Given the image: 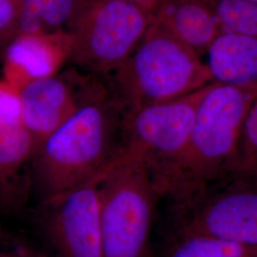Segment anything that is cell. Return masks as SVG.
Returning <instances> with one entry per match:
<instances>
[{"label": "cell", "instance_id": "6da1fadb", "mask_svg": "<svg viewBox=\"0 0 257 257\" xmlns=\"http://www.w3.org/2000/svg\"><path fill=\"white\" fill-rule=\"evenodd\" d=\"M123 111L101 85L37 148L33 173L44 202L99 178L116 156Z\"/></svg>", "mask_w": 257, "mask_h": 257}, {"label": "cell", "instance_id": "7a4b0ae2", "mask_svg": "<svg viewBox=\"0 0 257 257\" xmlns=\"http://www.w3.org/2000/svg\"><path fill=\"white\" fill-rule=\"evenodd\" d=\"M256 95L257 86H209L183 153L156 178L163 195L174 200L178 211L190 209L214 184L230 175L243 122Z\"/></svg>", "mask_w": 257, "mask_h": 257}, {"label": "cell", "instance_id": "3957f363", "mask_svg": "<svg viewBox=\"0 0 257 257\" xmlns=\"http://www.w3.org/2000/svg\"><path fill=\"white\" fill-rule=\"evenodd\" d=\"M110 77V92L125 112L201 90L211 75L191 50L155 19L133 55Z\"/></svg>", "mask_w": 257, "mask_h": 257}, {"label": "cell", "instance_id": "277c9868", "mask_svg": "<svg viewBox=\"0 0 257 257\" xmlns=\"http://www.w3.org/2000/svg\"><path fill=\"white\" fill-rule=\"evenodd\" d=\"M103 257H152L151 237L162 189L146 166L126 162L99 180Z\"/></svg>", "mask_w": 257, "mask_h": 257}, {"label": "cell", "instance_id": "5b68a950", "mask_svg": "<svg viewBox=\"0 0 257 257\" xmlns=\"http://www.w3.org/2000/svg\"><path fill=\"white\" fill-rule=\"evenodd\" d=\"M152 12L132 0H89L71 33L68 63L93 75H111L153 25Z\"/></svg>", "mask_w": 257, "mask_h": 257}, {"label": "cell", "instance_id": "8992f818", "mask_svg": "<svg viewBox=\"0 0 257 257\" xmlns=\"http://www.w3.org/2000/svg\"><path fill=\"white\" fill-rule=\"evenodd\" d=\"M208 88L123 112L119 149L101 177L126 162L144 164L156 178L162 175L187 146L198 105Z\"/></svg>", "mask_w": 257, "mask_h": 257}, {"label": "cell", "instance_id": "52a82bcc", "mask_svg": "<svg viewBox=\"0 0 257 257\" xmlns=\"http://www.w3.org/2000/svg\"><path fill=\"white\" fill-rule=\"evenodd\" d=\"M184 211L179 231L257 248V176H232Z\"/></svg>", "mask_w": 257, "mask_h": 257}, {"label": "cell", "instance_id": "ba28073f", "mask_svg": "<svg viewBox=\"0 0 257 257\" xmlns=\"http://www.w3.org/2000/svg\"><path fill=\"white\" fill-rule=\"evenodd\" d=\"M78 75L73 71L57 74L30 81L19 90L20 123L37 150L102 85Z\"/></svg>", "mask_w": 257, "mask_h": 257}, {"label": "cell", "instance_id": "9c48e42d", "mask_svg": "<svg viewBox=\"0 0 257 257\" xmlns=\"http://www.w3.org/2000/svg\"><path fill=\"white\" fill-rule=\"evenodd\" d=\"M47 205L45 231L57 257H103L99 183L84 184Z\"/></svg>", "mask_w": 257, "mask_h": 257}, {"label": "cell", "instance_id": "30bf717a", "mask_svg": "<svg viewBox=\"0 0 257 257\" xmlns=\"http://www.w3.org/2000/svg\"><path fill=\"white\" fill-rule=\"evenodd\" d=\"M72 35H19L5 49V81L19 91L25 84L54 76L68 63Z\"/></svg>", "mask_w": 257, "mask_h": 257}, {"label": "cell", "instance_id": "8fae6325", "mask_svg": "<svg viewBox=\"0 0 257 257\" xmlns=\"http://www.w3.org/2000/svg\"><path fill=\"white\" fill-rule=\"evenodd\" d=\"M208 71L217 84L257 86V37L224 33L210 44Z\"/></svg>", "mask_w": 257, "mask_h": 257}, {"label": "cell", "instance_id": "7c38bea8", "mask_svg": "<svg viewBox=\"0 0 257 257\" xmlns=\"http://www.w3.org/2000/svg\"><path fill=\"white\" fill-rule=\"evenodd\" d=\"M89 0H21L19 35L72 33Z\"/></svg>", "mask_w": 257, "mask_h": 257}, {"label": "cell", "instance_id": "4fadbf2b", "mask_svg": "<svg viewBox=\"0 0 257 257\" xmlns=\"http://www.w3.org/2000/svg\"><path fill=\"white\" fill-rule=\"evenodd\" d=\"M156 20L190 50L210 45L216 36L215 20L191 1L163 5Z\"/></svg>", "mask_w": 257, "mask_h": 257}, {"label": "cell", "instance_id": "5bb4252c", "mask_svg": "<svg viewBox=\"0 0 257 257\" xmlns=\"http://www.w3.org/2000/svg\"><path fill=\"white\" fill-rule=\"evenodd\" d=\"M34 140L20 121H0V196L12 193L19 175L36 154Z\"/></svg>", "mask_w": 257, "mask_h": 257}, {"label": "cell", "instance_id": "9a60e30c", "mask_svg": "<svg viewBox=\"0 0 257 257\" xmlns=\"http://www.w3.org/2000/svg\"><path fill=\"white\" fill-rule=\"evenodd\" d=\"M166 257H257V248L178 231Z\"/></svg>", "mask_w": 257, "mask_h": 257}, {"label": "cell", "instance_id": "2e32d148", "mask_svg": "<svg viewBox=\"0 0 257 257\" xmlns=\"http://www.w3.org/2000/svg\"><path fill=\"white\" fill-rule=\"evenodd\" d=\"M216 19L224 33L257 37V4L248 0H220Z\"/></svg>", "mask_w": 257, "mask_h": 257}, {"label": "cell", "instance_id": "e0dca14e", "mask_svg": "<svg viewBox=\"0 0 257 257\" xmlns=\"http://www.w3.org/2000/svg\"><path fill=\"white\" fill-rule=\"evenodd\" d=\"M232 176H257V95L243 122L237 156L227 177Z\"/></svg>", "mask_w": 257, "mask_h": 257}, {"label": "cell", "instance_id": "ac0fdd59", "mask_svg": "<svg viewBox=\"0 0 257 257\" xmlns=\"http://www.w3.org/2000/svg\"><path fill=\"white\" fill-rule=\"evenodd\" d=\"M21 0H0V49L19 36Z\"/></svg>", "mask_w": 257, "mask_h": 257}, {"label": "cell", "instance_id": "d6986e66", "mask_svg": "<svg viewBox=\"0 0 257 257\" xmlns=\"http://www.w3.org/2000/svg\"><path fill=\"white\" fill-rule=\"evenodd\" d=\"M19 91L5 80L0 81V121H20Z\"/></svg>", "mask_w": 257, "mask_h": 257}, {"label": "cell", "instance_id": "ffe728a7", "mask_svg": "<svg viewBox=\"0 0 257 257\" xmlns=\"http://www.w3.org/2000/svg\"><path fill=\"white\" fill-rule=\"evenodd\" d=\"M17 250L19 251L20 257H45L42 253L27 247H19L17 248Z\"/></svg>", "mask_w": 257, "mask_h": 257}, {"label": "cell", "instance_id": "44dd1931", "mask_svg": "<svg viewBox=\"0 0 257 257\" xmlns=\"http://www.w3.org/2000/svg\"><path fill=\"white\" fill-rule=\"evenodd\" d=\"M136 3H138L144 7H146L148 9L153 10L157 7L163 0H132Z\"/></svg>", "mask_w": 257, "mask_h": 257}, {"label": "cell", "instance_id": "7402d4cb", "mask_svg": "<svg viewBox=\"0 0 257 257\" xmlns=\"http://www.w3.org/2000/svg\"><path fill=\"white\" fill-rule=\"evenodd\" d=\"M0 257H20V255L17 249L14 251H4L0 249Z\"/></svg>", "mask_w": 257, "mask_h": 257}, {"label": "cell", "instance_id": "603a6c76", "mask_svg": "<svg viewBox=\"0 0 257 257\" xmlns=\"http://www.w3.org/2000/svg\"><path fill=\"white\" fill-rule=\"evenodd\" d=\"M248 1H250V2H253V3H256L257 4V0H248Z\"/></svg>", "mask_w": 257, "mask_h": 257}]
</instances>
